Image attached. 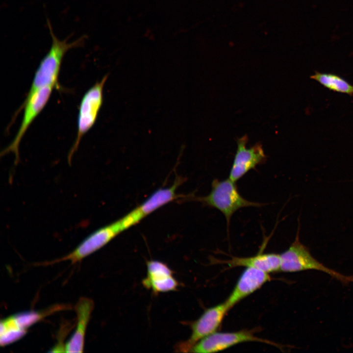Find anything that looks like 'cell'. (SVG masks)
<instances>
[{
	"label": "cell",
	"instance_id": "1",
	"mask_svg": "<svg viewBox=\"0 0 353 353\" xmlns=\"http://www.w3.org/2000/svg\"><path fill=\"white\" fill-rule=\"evenodd\" d=\"M48 25L51 37L50 48L41 60L35 73L32 84L24 101H27L38 89L52 86L59 89L58 76L61 64L65 53L70 50L81 47L85 37L83 36L69 42L68 39L60 40L54 33L51 25L48 20Z\"/></svg>",
	"mask_w": 353,
	"mask_h": 353
},
{
	"label": "cell",
	"instance_id": "2",
	"mask_svg": "<svg viewBox=\"0 0 353 353\" xmlns=\"http://www.w3.org/2000/svg\"><path fill=\"white\" fill-rule=\"evenodd\" d=\"M235 183L229 178L223 180L214 179L212 182L209 194L195 199L204 205L215 208L221 212L226 219L228 231L231 218L237 210L245 207L263 205L262 203L244 199L239 193Z\"/></svg>",
	"mask_w": 353,
	"mask_h": 353
},
{
	"label": "cell",
	"instance_id": "3",
	"mask_svg": "<svg viewBox=\"0 0 353 353\" xmlns=\"http://www.w3.org/2000/svg\"><path fill=\"white\" fill-rule=\"evenodd\" d=\"M280 256L281 272L293 273L314 270L326 273L345 284L353 282V276L343 275L327 267L314 258L308 248L300 241L299 232L293 243Z\"/></svg>",
	"mask_w": 353,
	"mask_h": 353
},
{
	"label": "cell",
	"instance_id": "4",
	"mask_svg": "<svg viewBox=\"0 0 353 353\" xmlns=\"http://www.w3.org/2000/svg\"><path fill=\"white\" fill-rule=\"evenodd\" d=\"M105 75L96 82L83 96L78 109L77 132L76 138L68 156L69 164L77 151L83 135L93 126L103 103V90L108 78Z\"/></svg>",
	"mask_w": 353,
	"mask_h": 353
},
{
	"label": "cell",
	"instance_id": "5",
	"mask_svg": "<svg viewBox=\"0 0 353 353\" xmlns=\"http://www.w3.org/2000/svg\"><path fill=\"white\" fill-rule=\"evenodd\" d=\"M54 88L52 86H46L37 89L27 101H24L17 110L13 118L12 122L22 110L24 109V113L19 130L12 142L0 152V156L10 152L15 155V165L19 162V146L20 142L26 131L40 113L48 102L52 90Z\"/></svg>",
	"mask_w": 353,
	"mask_h": 353
},
{
	"label": "cell",
	"instance_id": "6",
	"mask_svg": "<svg viewBox=\"0 0 353 353\" xmlns=\"http://www.w3.org/2000/svg\"><path fill=\"white\" fill-rule=\"evenodd\" d=\"M229 310L225 302L205 310L197 320L191 323L190 337L178 343L176 345V351L190 352L198 342L216 331Z\"/></svg>",
	"mask_w": 353,
	"mask_h": 353
},
{
	"label": "cell",
	"instance_id": "7",
	"mask_svg": "<svg viewBox=\"0 0 353 353\" xmlns=\"http://www.w3.org/2000/svg\"><path fill=\"white\" fill-rule=\"evenodd\" d=\"M247 342H258L278 347L277 344L273 342L255 336L254 329H243L234 332L216 331L198 342L190 352H217L238 344Z\"/></svg>",
	"mask_w": 353,
	"mask_h": 353
},
{
	"label": "cell",
	"instance_id": "8",
	"mask_svg": "<svg viewBox=\"0 0 353 353\" xmlns=\"http://www.w3.org/2000/svg\"><path fill=\"white\" fill-rule=\"evenodd\" d=\"M119 220L95 230L72 252L56 261L70 260L76 263L104 246L123 232Z\"/></svg>",
	"mask_w": 353,
	"mask_h": 353
},
{
	"label": "cell",
	"instance_id": "9",
	"mask_svg": "<svg viewBox=\"0 0 353 353\" xmlns=\"http://www.w3.org/2000/svg\"><path fill=\"white\" fill-rule=\"evenodd\" d=\"M247 142L248 137L246 135L237 140V151L228 177L234 182L266 160V156L261 144L258 143L247 148Z\"/></svg>",
	"mask_w": 353,
	"mask_h": 353
},
{
	"label": "cell",
	"instance_id": "10",
	"mask_svg": "<svg viewBox=\"0 0 353 353\" xmlns=\"http://www.w3.org/2000/svg\"><path fill=\"white\" fill-rule=\"evenodd\" d=\"M53 308L46 312L28 311L12 315L0 323V342L1 346L13 343L22 337L27 329L40 321L48 313L57 310Z\"/></svg>",
	"mask_w": 353,
	"mask_h": 353
},
{
	"label": "cell",
	"instance_id": "11",
	"mask_svg": "<svg viewBox=\"0 0 353 353\" xmlns=\"http://www.w3.org/2000/svg\"><path fill=\"white\" fill-rule=\"evenodd\" d=\"M268 274L256 268L247 267L225 301L229 309L270 281L271 278Z\"/></svg>",
	"mask_w": 353,
	"mask_h": 353
},
{
	"label": "cell",
	"instance_id": "12",
	"mask_svg": "<svg viewBox=\"0 0 353 353\" xmlns=\"http://www.w3.org/2000/svg\"><path fill=\"white\" fill-rule=\"evenodd\" d=\"M147 274L142 280L144 286L154 294L176 290L178 283L173 271L164 263L157 260L147 262Z\"/></svg>",
	"mask_w": 353,
	"mask_h": 353
},
{
	"label": "cell",
	"instance_id": "13",
	"mask_svg": "<svg viewBox=\"0 0 353 353\" xmlns=\"http://www.w3.org/2000/svg\"><path fill=\"white\" fill-rule=\"evenodd\" d=\"M94 306V302L91 299L84 297L79 299L75 305L76 327L71 338L63 347L62 352H83L86 328Z\"/></svg>",
	"mask_w": 353,
	"mask_h": 353
},
{
	"label": "cell",
	"instance_id": "14",
	"mask_svg": "<svg viewBox=\"0 0 353 353\" xmlns=\"http://www.w3.org/2000/svg\"><path fill=\"white\" fill-rule=\"evenodd\" d=\"M184 180V178L181 176L176 177L173 185L156 190L146 200L135 208L134 212L142 220L160 207L181 197L176 191Z\"/></svg>",
	"mask_w": 353,
	"mask_h": 353
},
{
	"label": "cell",
	"instance_id": "15",
	"mask_svg": "<svg viewBox=\"0 0 353 353\" xmlns=\"http://www.w3.org/2000/svg\"><path fill=\"white\" fill-rule=\"evenodd\" d=\"M222 262L229 268L252 267L270 273L280 271L281 260L280 254L269 253H258L247 257H232L230 259Z\"/></svg>",
	"mask_w": 353,
	"mask_h": 353
},
{
	"label": "cell",
	"instance_id": "16",
	"mask_svg": "<svg viewBox=\"0 0 353 353\" xmlns=\"http://www.w3.org/2000/svg\"><path fill=\"white\" fill-rule=\"evenodd\" d=\"M325 87L330 90L353 95V85L340 76L333 74L315 72L310 76Z\"/></svg>",
	"mask_w": 353,
	"mask_h": 353
}]
</instances>
